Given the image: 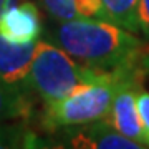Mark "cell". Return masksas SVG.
<instances>
[{"label":"cell","mask_w":149,"mask_h":149,"mask_svg":"<svg viewBox=\"0 0 149 149\" xmlns=\"http://www.w3.org/2000/svg\"><path fill=\"white\" fill-rule=\"evenodd\" d=\"M60 47L76 61L113 71L143 65V42L133 32L103 18L66 20L56 30Z\"/></svg>","instance_id":"6da1fadb"},{"label":"cell","mask_w":149,"mask_h":149,"mask_svg":"<svg viewBox=\"0 0 149 149\" xmlns=\"http://www.w3.org/2000/svg\"><path fill=\"white\" fill-rule=\"evenodd\" d=\"M109 73L111 71L86 66L63 48L38 40L28 74V88H32L43 103L50 104L68 96L80 86L103 80Z\"/></svg>","instance_id":"7a4b0ae2"},{"label":"cell","mask_w":149,"mask_h":149,"mask_svg":"<svg viewBox=\"0 0 149 149\" xmlns=\"http://www.w3.org/2000/svg\"><path fill=\"white\" fill-rule=\"evenodd\" d=\"M138 74V68L113 70L103 80L76 88L68 96L47 104L45 124L56 129L106 118L118 90L128 81H136Z\"/></svg>","instance_id":"3957f363"},{"label":"cell","mask_w":149,"mask_h":149,"mask_svg":"<svg viewBox=\"0 0 149 149\" xmlns=\"http://www.w3.org/2000/svg\"><path fill=\"white\" fill-rule=\"evenodd\" d=\"M66 143L70 148L80 149H138L143 144L126 138L116 131L103 118L98 121L70 126L66 133Z\"/></svg>","instance_id":"277c9868"},{"label":"cell","mask_w":149,"mask_h":149,"mask_svg":"<svg viewBox=\"0 0 149 149\" xmlns=\"http://www.w3.org/2000/svg\"><path fill=\"white\" fill-rule=\"evenodd\" d=\"M37 42L15 43L0 35V81L17 90H28V74Z\"/></svg>","instance_id":"5b68a950"},{"label":"cell","mask_w":149,"mask_h":149,"mask_svg":"<svg viewBox=\"0 0 149 149\" xmlns=\"http://www.w3.org/2000/svg\"><path fill=\"white\" fill-rule=\"evenodd\" d=\"M136 81H128L118 90V93L113 98V103L109 106V111L106 114V119L113 128L116 129L119 134L126 138L133 139L136 143L143 144L144 143V134L139 121L138 108H136Z\"/></svg>","instance_id":"8992f818"},{"label":"cell","mask_w":149,"mask_h":149,"mask_svg":"<svg viewBox=\"0 0 149 149\" xmlns=\"http://www.w3.org/2000/svg\"><path fill=\"white\" fill-rule=\"evenodd\" d=\"M42 23L37 7L30 2L13 3L0 13V35L15 43L37 42Z\"/></svg>","instance_id":"52a82bcc"},{"label":"cell","mask_w":149,"mask_h":149,"mask_svg":"<svg viewBox=\"0 0 149 149\" xmlns=\"http://www.w3.org/2000/svg\"><path fill=\"white\" fill-rule=\"evenodd\" d=\"M43 7L56 20H76V18H103V0H42Z\"/></svg>","instance_id":"ba28073f"},{"label":"cell","mask_w":149,"mask_h":149,"mask_svg":"<svg viewBox=\"0 0 149 149\" xmlns=\"http://www.w3.org/2000/svg\"><path fill=\"white\" fill-rule=\"evenodd\" d=\"M103 7L108 22H113L133 33H139L136 18L138 0H103Z\"/></svg>","instance_id":"9c48e42d"},{"label":"cell","mask_w":149,"mask_h":149,"mask_svg":"<svg viewBox=\"0 0 149 149\" xmlns=\"http://www.w3.org/2000/svg\"><path fill=\"white\" fill-rule=\"evenodd\" d=\"M25 93L27 91L12 88L0 81V123L25 116L30 111V103Z\"/></svg>","instance_id":"30bf717a"},{"label":"cell","mask_w":149,"mask_h":149,"mask_svg":"<svg viewBox=\"0 0 149 149\" xmlns=\"http://www.w3.org/2000/svg\"><path fill=\"white\" fill-rule=\"evenodd\" d=\"M35 136L20 124H0V149L5 148H30Z\"/></svg>","instance_id":"8fae6325"},{"label":"cell","mask_w":149,"mask_h":149,"mask_svg":"<svg viewBox=\"0 0 149 149\" xmlns=\"http://www.w3.org/2000/svg\"><path fill=\"white\" fill-rule=\"evenodd\" d=\"M136 108H138L139 121L144 134V143L149 146V93L148 91H138L136 95Z\"/></svg>","instance_id":"7c38bea8"},{"label":"cell","mask_w":149,"mask_h":149,"mask_svg":"<svg viewBox=\"0 0 149 149\" xmlns=\"http://www.w3.org/2000/svg\"><path fill=\"white\" fill-rule=\"evenodd\" d=\"M139 33L149 40V0H138V10H136Z\"/></svg>","instance_id":"4fadbf2b"},{"label":"cell","mask_w":149,"mask_h":149,"mask_svg":"<svg viewBox=\"0 0 149 149\" xmlns=\"http://www.w3.org/2000/svg\"><path fill=\"white\" fill-rule=\"evenodd\" d=\"M18 0H0V13L5 10V8H8L10 5H13V3H17Z\"/></svg>","instance_id":"5bb4252c"}]
</instances>
